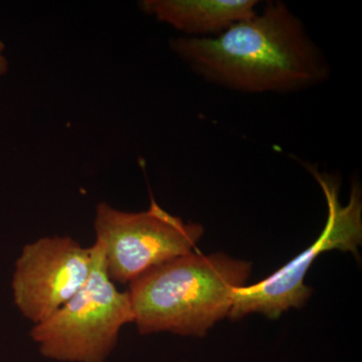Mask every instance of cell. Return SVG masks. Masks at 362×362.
Masks as SVG:
<instances>
[{"label":"cell","mask_w":362,"mask_h":362,"mask_svg":"<svg viewBox=\"0 0 362 362\" xmlns=\"http://www.w3.org/2000/svg\"><path fill=\"white\" fill-rule=\"evenodd\" d=\"M93 252L92 268L82 289L30 330L47 358L104 362L115 349L123 326L134 322L129 294L119 291L109 277L101 243H94Z\"/></svg>","instance_id":"obj_3"},{"label":"cell","mask_w":362,"mask_h":362,"mask_svg":"<svg viewBox=\"0 0 362 362\" xmlns=\"http://www.w3.org/2000/svg\"><path fill=\"white\" fill-rule=\"evenodd\" d=\"M256 0H144L142 11L189 37L220 35L257 13Z\"/></svg>","instance_id":"obj_7"},{"label":"cell","mask_w":362,"mask_h":362,"mask_svg":"<svg viewBox=\"0 0 362 362\" xmlns=\"http://www.w3.org/2000/svg\"><path fill=\"white\" fill-rule=\"evenodd\" d=\"M96 240L104 247L109 277L130 284L151 269L194 252L204 226L185 223L151 199L148 209L127 213L106 202L98 204Z\"/></svg>","instance_id":"obj_4"},{"label":"cell","mask_w":362,"mask_h":362,"mask_svg":"<svg viewBox=\"0 0 362 362\" xmlns=\"http://www.w3.org/2000/svg\"><path fill=\"white\" fill-rule=\"evenodd\" d=\"M173 51L207 82L245 93L308 89L329 75L302 21L281 1L209 37L171 40Z\"/></svg>","instance_id":"obj_1"},{"label":"cell","mask_w":362,"mask_h":362,"mask_svg":"<svg viewBox=\"0 0 362 362\" xmlns=\"http://www.w3.org/2000/svg\"><path fill=\"white\" fill-rule=\"evenodd\" d=\"M251 271L249 262L194 252L151 269L132 281L127 291L138 331L204 337L228 316L235 293Z\"/></svg>","instance_id":"obj_2"},{"label":"cell","mask_w":362,"mask_h":362,"mask_svg":"<svg viewBox=\"0 0 362 362\" xmlns=\"http://www.w3.org/2000/svg\"><path fill=\"white\" fill-rule=\"evenodd\" d=\"M93 246L71 237L42 238L26 244L16 262L13 301L28 320L44 322L66 304L89 278Z\"/></svg>","instance_id":"obj_6"},{"label":"cell","mask_w":362,"mask_h":362,"mask_svg":"<svg viewBox=\"0 0 362 362\" xmlns=\"http://www.w3.org/2000/svg\"><path fill=\"white\" fill-rule=\"evenodd\" d=\"M315 176L328 204L327 221L320 237L268 278L238 289L228 316L232 320H239L251 313L277 319L290 308H301L312 294L310 288L304 284L305 276L322 252L340 250L358 257V246L362 243L361 190L354 187L349 204L341 206L337 183L328 176L316 173Z\"/></svg>","instance_id":"obj_5"},{"label":"cell","mask_w":362,"mask_h":362,"mask_svg":"<svg viewBox=\"0 0 362 362\" xmlns=\"http://www.w3.org/2000/svg\"><path fill=\"white\" fill-rule=\"evenodd\" d=\"M4 49H6V45L0 40V77L8 71V61H7L6 57L4 56Z\"/></svg>","instance_id":"obj_8"}]
</instances>
